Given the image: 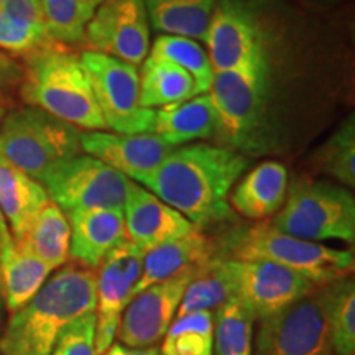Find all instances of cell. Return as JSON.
Instances as JSON below:
<instances>
[{"instance_id": "22", "label": "cell", "mask_w": 355, "mask_h": 355, "mask_svg": "<svg viewBox=\"0 0 355 355\" xmlns=\"http://www.w3.org/2000/svg\"><path fill=\"white\" fill-rule=\"evenodd\" d=\"M48 201L50 198L42 183L15 166L0 162V211L13 241H24L33 219Z\"/></svg>"}, {"instance_id": "13", "label": "cell", "mask_w": 355, "mask_h": 355, "mask_svg": "<svg viewBox=\"0 0 355 355\" xmlns=\"http://www.w3.org/2000/svg\"><path fill=\"white\" fill-rule=\"evenodd\" d=\"M150 33L144 0H102L86 26L84 43L89 51L137 66L148 56Z\"/></svg>"}, {"instance_id": "14", "label": "cell", "mask_w": 355, "mask_h": 355, "mask_svg": "<svg viewBox=\"0 0 355 355\" xmlns=\"http://www.w3.org/2000/svg\"><path fill=\"white\" fill-rule=\"evenodd\" d=\"M202 266H194L176 277L159 282L137 293L123 309L117 337L128 349H145L157 345L175 321L186 286Z\"/></svg>"}, {"instance_id": "17", "label": "cell", "mask_w": 355, "mask_h": 355, "mask_svg": "<svg viewBox=\"0 0 355 355\" xmlns=\"http://www.w3.org/2000/svg\"><path fill=\"white\" fill-rule=\"evenodd\" d=\"M123 219L127 241L145 254L196 230L184 216L135 181L127 194Z\"/></svg>"}, {"instance_id": "19", "label": "cell", "mask_w": 355, "mask_h": 355, "mask_svg": "<svg viewBox=\"0 0 355 355\" xmlns=\"http://www.w3.org/2000/svg\"><path fill=\"white\" fill-rule=\"evenodd\" d=\"M153 133L171 146L222 137L219 110L209 92L166 105L155 112Z\"/></svg>"}, {"instance_id": "12", "label": "cell", "mask_w": 355, "mask_h": 355, "mask_svg": "<svg viewBox=\"0 0 355 355\" xmlns=\"http://www.w3.org/2000/svg\"><path fill=\"white\" fill-rule=\"evenodd\" d=\"M252 355H334L316 291L259 319Z\"/></svg>"}, {"instance_id": "43", "label": "cell", "mask_w": 355, "mask_h": 355, "mask_svg": "<svg viewBox=\"0 0 355 355\" xmlns=\"http://www.w3.org/2000/svg\"><path fill=\"white\" fill-rule=\"evenodd\" d=\"M3 3H6V0H0V8L3 7Z\"/></svg>"}, {"instance_id": "40", "label": "cell", "mask_w": 355, "mask_h": 355, "mask_svg": "<svg viewBox=\"0 0 355 355\" xmlns=\"http://www.w3.org/2000/svg\"><path fill=\"white\" fill-rule=\"evenodd\" d=\"M309 2H314V3H322V6H336V3L344 2V0H309Z\"/></svg>"}, {"instance_id": "39", "label": "cell", "mask_w": 355, "mask_h": 355, "mask_svg": "<svg viewBox=\"0 0 355 355\" xmlns=\"http://www.w3.org/2000/svg\"><path fill=\"white\" fill-rule=\"evenodd\" d=\"M12 243H13V237L10 234V229H8L6 217H3L2 211H0V252L7 250Z\"/></svg>"}, {"instance_id": "16", "label": "cell", "mask_w": 355, "mask_h": 355, "mask_svg": "<svg viewBox=\"0 0 355 355\" xmlns=\"http://www.w3.org/2000/svg\"><path fill=\"white\" fill-rule=\"evenodd\" d=\"M81 152L122 173L128 180L139 183L141 178L153 173L170 155L175 146L166 144L155 133L81 132Z\"/></svg>"}, {"instance_id": "28", "label": "cell", "mask_w": 355, "mask_h": 355, "mask_svg": "<svg viewBox=\"0 0 355 355\" xmlns=\"http://www.w3.org/2000/svg\"><path fill=\"white\" fill-rule=\"evenodd\" d=\"M148 56L166 60L184 69L194 81V96L206 94L211 91L212 81H214V68H212L207 50L196 40L175 37V35H159L155 38L153 44H150Z\"/></svg>"}, {"instance_id": "4", "label": "cell", "mask_w": 355, "mask_h": 355, "mask_svg": "<svg viewBox=\"0 0 355 355\" xmlns=\"http://www.w3.org/2000/svg\"><path fill=\"white\" fill-rule=\"evenodd\" d=\"M209 94L219 110L222 139L248 157H259L273 141L270 55L241 69L214 73Z\"/></svg>"}, {"instance_id": "11", "label": "cell", "mask_w": 355, "mask_h": 355, "mask_svg": "<svg viewBox=\"0 0 355 355\" xmlns=\"http://www.w3.org/2000/svg\"><path fill=\"white\" fill-rule=\"evenodd\" d=\"M220 260L234 298L247 304L257 321L286 309L319 288L301 275L270 261Z\"/></svg>"}, {"instance_id": "29", "label": "cell", "mask_w": 355, "mask_h": 355, "mask_svg": "<svg viewBox=\"0 0 355 355\" xmlns=\"http://www.w3.org/2000/svg\"><path fill=\"white\" fill-rule=\"evenodd\" d=\"M257 318L247 304L232 298L214 311L212 355H252Z\"/></svg>"}, {"instance_id": "31", "label": "cell", "mask_w": 355, "mask_h": 355, "mask_svg": "<svg viewBox=\"0 0 355 355\" xmlns=\"http://www.w3.org/2000/svg\"><path fill=\"white\" fill-rule=\"evenodd\" d=\"M314 165L344 188L355 186V115L350 114L319 146Z\"/></svg>"}, {"instance_id": "33", "label": "cell", "mask_w": 355, "mask_h": 355, "mask_svg": "<svg viewBox=\"0 0 355 355\" xmlns=\"http://www.w3.org/2000/svg\"><path fill=\"white\" fill-rule=\"evenodd\" d=\"M232 298V286H230L227 275L224 272L222 260L217 257L207 265H204L196 277L191 279L189 285L186 286L176 318L189 313H198V311L214 313Z\"/></svg>"}, {"instance_id": "42", "label": "cell", "mask_w": 355, "mask_h": 355, "mask_svg": "<svg viewBox=\"0 0 355 355\" xmlns=\"http://www.w3.org/2000/svg\"><path fill=\"white\" fill-rule=\"evenodd\" d=\"M2 117H3V107L0 105V121H2Z\"/></svg>"}, {"instance_id": "5", "label": "cell", "mask_w": 355, "mask_h": 355, "mask_svg": "<svg viewBox=\"0 0 355 355\" xmlns=\"http://www.w3.org/2000/svg\"><path fill=\"white\" fill-rule=\"evenodd\" d=\"M217 257L232 260L270 261L301 275L316 286L349 277L354 250H340L318 242L301 241L279 232L270 220H259L225 234L217 243Z\"/></svg>"}, {"instance_id": "21", "label": "cell", "mask_w": 355, "mask_h": 355, "mask_svg": "<svg viewBox=\"0 0 355 355\" xmlns=\"http://www.w3.org/2000/svg\"><path fill=\"white\" fill-rule=\"evenodd\" d=\"M286 191V166L268 159L257 165L235 184L229 194V206L245 219L265 220L282 209Z\"/></svg>"}, {"instance_id": "20", "label": "cell", "mask_w": 355, "mask_h": 355, "mask_svg": "<svg viewBox=\"0 0 355 355\" xmlns=\"http://www.w3.org/2000/svg\"><path fill=\"white\" fill-rule=\"evenodd\" d=\"M214 259H217V243L198 229L184 237L155 247L144 257L133 296L159 282L176 277L184 270L207 265Z\"/></svg>"}, {"instance_id": "26", "label": "cell", "mask_w": 355, "mask_h": 355, "mask_svg": "<svg viewBox=\"0 0 355 355\" xmlns=\"http://www.w3.org/2000/svg\"><path fill=\"white\" fill-rule=\"evenodd\" d=\"M139 81L140 104L145 109H162L194 97L193 78L180 66L159 58H145Z\"/></svg>"}, {"instance_id": "15", "label": "cell", "mask_w": 355, "mask_h": 355, "mask_svg": "<svg viewBox=\"0 0 355 355\" xmlns=\"http://www.w3.org/2000/svg\"><path fill=\"white\" fill-rule=\"evenodd\" d=\"M145 252L125 242L105 257L96 278V354L102 355L114 344L119 322L133 298Z\"/></svg>"}, {"instance_id": "3", "label": "cell", "mask_w": 355, "mask_h": 355, "mask_svg": "<svg viewBox=\"0 0 355 355\" xmlns=\"http://www.w3.org/2000/svg\"><path fill=\"white\" fill-rule=\"evenodd\" d=\"M61 44L26 58L20 94L30 107L42 109L69 125L84 130H105L91 81L78 55Z\"/></svg>"}, {"instance_id": "2", "label": "cell", "mask_w": 355, "mask_h": 355, "mask_svg": "<svg viewBox=\"0 0 355 355\" xmlns=\"http://www.w3.org/2000/svg\"><path fill=\"white\" fill-rule=\"evenodd\" d=\"M92 268L73 261L58 268L24 308L12 314L0 337V355H51L60 332L74 319L96 313Z\"/></svg>"}, {"instance_id": "37", "label": "cell", "mask_w": 355, "mask_h": 355, "mask_svg": "<svg viewBox=\"0 0 355 355\" xmlns=\"http://www.w3.org/2000/svg\"><path fill=\"white\" fill-rule=\"evenodd\" d=\"M24 68L7 53L0 51V86L21 81Z\"/></svg>"}, {"instance_id": "34", "label": "cell", "mask_w": 355, "mask_h": 355, "mask_svg": "<svg viewBox=\"0 0 355 355\" xmlns=\"http://www.w3.org/2000/svg\"><path fill=\"white\" fill-rule=\"evenodd\" d=\"M51 44H55V42L50 38L46 28L25 25L0 10V51L12 58L21 56L26 60Z\"/></svg>"}, {"instance_id": "24", "label": "cell", "mask_w": 355, "mask_h": 355, "mask_svg": "<svg viewBox=\"0 0 355 355\" xmlns=\"http://www.w3.org/2000/svg\"><path fill=\"white\" fill-rule=\"evenodd\" d=\"M316 298L334 355L355 354V283L344 277L319 286Z\"/></svg>"}, {"instance_id": "6", "label": "cell", "mask_w": 355, "mask_h": 355, "mask_svg": "<svg viewBox=\"0 0 355 355\" xmlns=\"http://www.w3.org/2000/svg\"><path fill=\"white\" fill-rule=\"evenodd\" d=\"M0 162L38 183L81 155V130L37 107L17 109L0 121Z\"/></svg>"}, {"instance_id": "27", "label": "cell", "mask_w": 355, "mask_h": 355, "mask_svg": "<svg viewBox=\"0 0 355 355\" xmlns=\"http://www.w3.org/2000/svg\"><path fill=\"white\" fill-rule=\"evenodd\" d=\"M20 242H24L51 270L61 268L69 259L71 229L68 217L55 202L48 201Z\"/></svg>"}, {"instance_id": "30", "label": "cell", "mask_w": 355, "mask_h": 355, "mask_svg": "<svg viewBox=\"0 0 355 355\" xmlns=\"http://www.w3.org/2000/svg\"><path fill=\"white\" fill-rule=\"evenodd\" d=\"M102 0H42L44 26L58 44L84 42L86 26Z\"/></svg>"}, {"instance_id": "41", "label": "cell", "mask_w": 355, "mask_h": 355, "mask_svg": "<svg viewBox=\"0 0 355 355\" xmlns=\"http://www.w3.org/2000/svg\"><path fill=\"white\" fill-rule=\"evenodd\" d=\"M2 311H3V298H2V290H0V322H2Z\"/></svg>"}, {"instance_id": "18", "label": "cell", "mask_w": 355, "mask_h": 355, "mask_svg": "<svg viewBox=\"0 0 355 355\" xmlns=\"http://www.w3.org/2000/svg\"><path fill=\"white\" fill-rule=\"evenodd\" d=\"M66 217L71 229L69 257L87 268H99L105 257L127 242L122 211L84 209Z\"/></svg>"}, {"instance_id": "32", "label": "cell", "mask_w": 355, "mask_h": 355, "mask_svg": "<svg viewBox=\"0 0 355 355\" xmlns=\"http://www.w3.org/2000/svg\"><path fill=\"white\" fill-rule=\"evenodd\" d=\"M163 339V355H212L214 313L198 311L175 318Z\"/></svg>"}, {"instance_id": "1", "label": "cell", "mask_w": 355, "mask_h": 355, "mask_svg": "<svg viewBox=\"0 0 355 355\" xmlns=\"http://www.w3.org/2000/svg\"><path fill=\"white\" fill-rule=\"evenodd\" d=\"M248 165L250 158L230 146L189 144L176 146L139 184L204 230L232 219L229 194Z\"/></svg>"}, {"instance_id": "35", "label": "cell", "mask_w": 355, "mask_h": 355, "mask_svg": "<svg viewBox=\"0 0 355 355\" xmlns=\"http://www.w3.org/2000/svg\"><path fill=\"white\" fill-rule=\"evenodd\" d=\"M96 324V313H87L74 319L60 332L51 355H97Z\"/></svg>"}, {"instance_id": "9", "label": "cell", "mask_w": 355, "mask_h": 355, "mask_svg": "<svg viewBox=\"0 0 355 355\" xmlns=\"http://www.w3.org/2000/svg\"><path fill=\"white\" fill-rule=\"evenodd\" d=\"M79 60L91 81L105 127L114 133H153L155 109L140 104L139 68L117 58L83 51Z\"/></svg>"}, {"instance_id": "23", "label": "cell", "mask_w": 355, "mask_h": 355, "mask_svg": "<svg viewBox=\"0 0 355 355\" xmlns=\"http://www.w3.org/2000/svg\"><path fill=\"white\" fill-rule=\"evenodd\" d=\"M53 270L40 260L24 242L0 252V290L10 314L24 308L44 285Z\"/></svg>"}, {"instance_id": "38", "label": "cell", "mask_w": 355, "mask_h": 355, "mask_svg": "<svg viewBox=\"0 0 355 355\" xmlns=\"http://www.w3.org/2000/svg\"><path fill=\"white\" fill-rule=\"evenodd\" d=\"M102 355H163L158 345L145 349H128L122 344H112Z\"/></svg>"}, {"instance_id": "36", "label": "cell", "mask_w": 355, "mask_h": 355, "mask_svg": "<svg viewBox=\"0 0 355 355\" xmlns=\"http://www.w3.org/2000/svg\"><path fill=\"white\" fill-rule=\"evenodd\" d=\"M0 10L6 12L8 17L25 25L46 28L43 19L42 0H6V3H3Z\"/></svg>"}, {"instance_id": "7", "label": "cell", "mask_w": 355, "mask_h": 355, "mask_svg": "<svg viewBox=\"0 0 355 355\" xmlns=\"http://www.w3.org/2000/svg\"><path fill=\"white\" fill-rule=\"evenodd\" d=\"M270 224L301 241L354 243L355 198L334 181L301 178L288 186L285 202Z\"/></svg>"}, {"instance_id": "8", "label": "cell", "mask_w": 355, "mask_h": 355, "mask_svg": "<svg viewBox=\"0 0 355 355\" xmlns=\"http://www.w3.org/2000/svg\"><path fill=\"white\" fill-rule=\"evenodd\" d=\"M277 0H219L207 26L214 73L241 69L268 56Z\"/></svg>"}, {"instance_id": "25", "label": "cell", "mask_w": 355, "mask_h": 355, "mask_svg": "<svg viewBox=\"0 0 355 355\" xmlns=\"http://www.w3.org/2000/svg\"><path fill=\"white\" fill-rule=\"evenodd\" d=\"M217 2L219 0H144L150 25L157 32L202 42Z\"/></svg>"}, {"instance_id": "10", "label": "cell", "mask_w": 355, "mask_h": 355, "mask_svg": "<svg viewBox=\"0 0 355 355\" xmlns=\"http://www.w3.org/2000/svg\"><path fill=\"white\" fill-rule=\"evenodd\" d=\"M133 181L91 155H78L56 168L43 188L64 214L84 209L122 211Z\"/></svg>"}]
</instances>
